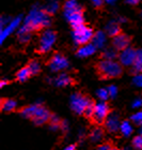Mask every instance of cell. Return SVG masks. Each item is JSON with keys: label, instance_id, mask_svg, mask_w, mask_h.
Listing matches in <instances>:
<instances>
[{"label": "cell", "instance_id": "cell-23", "mask_svg": "<svg viewBox=\"0 0 142 150\" xmlns=\"http://www.w3.org/2000/svg\"><path fill=\"white\" fill-rule=\"evenodd\" d=\"M121 131L123 132L125 135H128L130 132H131V130H130V127L127 122H123L122 125H121Z\"/></svg>", "mask_w": 142, "mask_h": 150}, {"label": "cell", "instance_id": "cell-6", "mask_svg": "<svg viewBox=\"0 0 142 150\" xmlns=\"http://www.w3.org/2000/svg\"><path fill=\"white\" fill-rule=\"evenodd\" d=\"M94 103H95V101L93 100L92 98L86 93H82V92H76L73 94L71 99V107L73 112L81 116L86 110V107Z\"/></svg>", "mask_w": 142, "mask_h": 150}, {"label": "cell", "instance_id": "cell-7", "mask_svg": "<svg viewBox=\"0 0 142 150\" xmlns=\"http://www.w3.org/2000/svg\"><path fill=\"white\" fill-rule=\"evenodd\" d=\"M93 37H94L93 29L89 28L84 24L74 29V40L76 42V44L79 45V46L89 44L93 39Z\"/></svg>", "mask_w": 142, "mask_h": 150}, {"label": "cell", "instance_id": "cell-25", "mask_svg": "<svg viewBox=\"0 0 142 150\" xmlns=\"http://www.w3.org/2000/svg\"><path fill=\"white\" fill-rule=\"evenodd\" d=\"M97 94H98V97L101 98V99H103V100L105 101L108 99V94H110L107 90H105V89H101V90L97 91Z\"/></svg>", "mask_w": 142, "mask_h": 150}, {"label": "cell", "instance_id": "cell-3", "mask_svg": "<svg viewBox=\"0 0 142 150\" xmlns=\"http://www.w3.org/2000/svg\"><path fill=\"white\" fill-rule=\"evenodd\" d=\"M50 16L51 14H49L47 11H33L27 18L25 25L20 30V33L39 31L45 27H48L50 24Z\"/></svg>", "mask_w": 142, "mask_h": 150}, {"label": "cell", "instance_id": "cell-17", "mask_svg": "<svg viewBox=\"0 0 142 150\" xmlns=\"http://www.w3.org/2000/svg\"><path fill=\"white\" fill-rule=\"evenodd\" d=\"M57 86H66L68 84H75V81L72 77H68L67 75H60L56 79Z\"/></svg>", "mask_w": 142, "mask_h": 150}, {"label": "cell", "instance_id": "cell-11", "mask_svg": "<svg viewBox=\"0 0 142 150\" xmlns=\"http://www.w3.org/2000/svg\"><path fill=\"white\" fill-rule=\"evenodd\" d=\"M136 56H137V50L128 47V48H126L125 50L121 52L120 60L124 66H130V64L134 63Z\"/></svg>", "mask_w": 142, "mask_h": 150}, {"label": "cell", "instance_id": "cell-12", "mask_svg": "<svg viewBox=\"0 0 142 150\" xmlns=\"http://www.w3.org/2000/svg\"><path fill=\"white\" fill-rule=\"evenodd\" d=\"M16 103L15 100L9 99V98H2L0 100V110L4 112H13L16 110Z\"/></svg>", "mask_w": 142, "mask_h": 150}, {"label": "cell", "instance_id": "cell-9", "mask_svg": "<svg viewBox=\"0 0 142 150\" xmlns=\"http://www.w3.org/2000/svg\"><path fill=\"white\" fill-rule=\"evenodd\" d=\"M46 66L49 67L53 71H61V70L67 68L68 61L64 55H62L58 52H55L53 56L50 57L49 60L46 62Z\"/></svg>", "mask_w": 142, "mask_h": 150}, {"label": "cell", "instance_id": "cell-24", "mask_svg": "<svg viewBox=\"0 0 142 150\" xmlns=\"http://www.w3.org/2000/svg\"><path fill=\"white\" fill-rule=\"evenodd\" d=\"M133 121L136 123V125H142V112H138V114H136L135 116H133Z\"/></svg>", "mask_w": 142, "mask_h": 150}, {"label": "cell", "instance_id": "cell-19", "mask_svg": "<svg viewBox=\"0 0 142 150\" xmlns=\"http://www.w3.org/2000/svg\"><path fill=\"white\" fill-rule=\"evenodd\" d=\"M121 32H122V29L120 28V26L117 25V24H110L107 27V33H108V35H110L112 38L117 35Z\"/></svg>", "mask_w": 142, "mask_h": 150}, {"label": "cell", "instance_id": "cell-27", "mask_svg": "<svg viewBox=\"0 0 142 150\" xmlns=\"http://www.w3.org/2000/svg\"><path fill=\"white\" fill-rule=\"evenodd\" d=\"M8 84H10L9 81H6V79H1V81H0V87L2 88V87H4V86H6V85H8Z\"/></svg>", "mask_w": 142, "mask_h": 150}, {"label": "cell", "instance_id": "cell-29", "mask_svg": "<svg viewBox=\"0 0 142 150\" xmlns=\"http://www.w3.org/2000/svg\"><path fill=\"white\" fill-rule=\"evenodd\" d=\"M74 146H71V147H66V149H74Z\"/></svg>", "mask_w": 142, "mask_h": 150}, {"label": "cell", "instance_id": "cell-2", "mask_svg": "<svg viewBox=\"0 0 142 150\" xmlns=\"http://www.w3.org/2000/svg\"><path fill=\"white\" fill-rule=\"evenodd\" d=\"M97 77L102 81L119 78L123 74V67L112 59H102L94 64Z\"/></svg>", "mask_w": 142, "mask_h": 150}, {"label": "cell", "instance_id": "cell-14", "mask_svg": "<svg viewBox=\"0 0 142 150\" xmlns=\"http://www.w3.org/2000/svg\"><path fill=\"white\" fill-rule=\"evenodd\" d=\"M105 129L109 133H115L119 130V121H117V118L115 116L109 115V117L106 120Z\"/></svg>", "mask_w": 142, "mask_h": 150}, {"label": "cell", "instance_id": "cell-1", "mask_svg": "<svg viewBox=\"0 0 142 150\" xmlns=\"http://www.w3.org/2000/svg\"><path fill=\"white\" fill-rule=\"evenodd\" d=\"M17 112L22 114L24 117L29 118L35 125H44L45 123H49L50 119L53 117V114L50 110L45 107L43 104H33V105H27L22 106Z\"/></svg>", "mask_w": 142, "mask_h": 150}, {"label": "cell", "instance_id": "cell-28", "mask_svg": "<svg viewBox=\"0 0 142 150\" xmlns=\"http://www.w3.org/2000/svg\"><path fill=\"white\" fill-rule=\"evenodd\" d=\"M127 2H129L130 4H138L140 2V0H127Z\"/></svg>", "mask_w": 142, "mask_h": 150}, {"label": "cell", "instance_id": "cell-5", "mask_svg": "<svg viewBox=\"0 0 142 150\" xmlns=\"http://www.w3.org/2000/svg\"><path fill=\"white\" fill-rule=\"evenodd\" d=\"M110 114H111V108L106 102L97 103L95 104L92 115L88 120L95 127H103L105 125L106 120Z\"/></svg>", "mask_w": 142, "mask_h": 150}, {"label": "cell", "instance_id": "cell-18", "mask_svg": "<svg viewBox=\"0 0 142 150\" xmlns=\"http://www.w3.org/2000/svg\"><path fill=\"white\" fill-rule=\"evenodd\" d=\"M133 66L137 72L142 73V50H138L137 52V56L135 58Z\"/></svg>", "mask_w": 142, "mask_h": 150}, {"label": "cell", "instance_id": "cell-4", "mask_svg": "<svg viewBox=\"0 0 142 150\" xmlns=\"http://www.w3.org/2000/svg\"><path fill=\"white\" fill-rule=\"evenodd\" d=\"M65 15L67 17L68 22L72 25L73 29L77 28L79 26L84 25V10L80 6H78L74 0H70L65 3Z\"/></svg>", "mask_w": 142, "mask_h": 150}, {"label": "cell", "instance_id": "cell-22", "mask_svg": "<svg viewBox=\"0 0 142 150\" xmlns=\"http://www.w3.org/2000/svg\"><path fill=\"white\" fill-rule=\"evenodd\" d=\"M97 149H117V147L114 146V144L112 142L108 141L99 145L98 147H97Z\"/></svg>", "mask_w": 142, "mask_h": 150}, {"label": "cell", "instance_id": "cell-20", "mask_svg": "<svg viewBox=\"0 0 142 150\" xmlns=\"http://www.w3.org/2000/svg\"><path fill=\"white\" fill-rule=\"evenodd\" d=\"M29 66V68H30L31 70V72H32V75H37V74H40L41 72V67L40 64H39V62H37L35 59H31L30 61H29L28 63H27Z\"/></svg>", "mask_w": 142, "mask_h": 150}, {"label": "cell", "instance_id": "cell-21", "mask_svg": "<svg viewBox=\"0 0 142 150\" xmlns=\"http://www.w3.org/2000/svg\"><path fill=\"white\" fill-rule=\"evenodd\" d=\"M131 144H133L134 148L136 149H142V135H138V136H135L131 141Z\"/></svg>", "mask_w": 142, "mask_h": 150}, {"label": "cell", "instance_id": "cell-10", "mask_svg": "<svg viewBox=\"0 0 142 150\" xmlns=\"http://www.w3.org/2000/svg\"><path fill=\"white\" fill-rule=\"evenodd\" d=\"M130 41H131V37H129L128 35H126V33H124L122 31L117 35L113 37V39H112V45H113L115 50H117V52H123L126 48H128Z\"/></svg>", "mask_w": 142, "mask_h": 150}, {"label": "cell", "instance_id": "cell-13", "mask_svg": "<svg viewBox=\"0 0 142 150\" xmlns=\"http://www.w3.org/2000/svg\"><path fill=\"white\" fill-rule=\"evenodd\" d=\"M32 72H31L30 68L28 64H26L24 68L17 71L15 74V81H19V83H24V81H28L29 78L32 77Z\"/></svg>", "mask_w": 142, "mask_h": 150}, {"label": "cell", "instance_id": "cell-26", "mask_svg": "<svg viewBox=\"0 0 142 150\" xmlns=\"http://www.w3.org/2000/svg\"><path fill=\"white\" fill-rule=\"evenodd\" d=\"M135 83H136L138 86H142V75H139L135 78Z\"/></svg>", "mask_w": 142, "mask_h": 150}, {"label": "cell", "instance_id": "cell-8", "mask_svg": "<svg viewBox=\"0 0 142 150\" xmlns=\"http://www.w3.org/2000/svg\"><path fill=\"white\" fill-rule=\"evenodd\" d=\"M57 37V32L56 31H51V30H48V31L44 32L43 35H41L40 41H39V45L35 48V53L37 54H45L47 52H49L53 44L55 43Z\"/></svg>", "mask_w": 142, "mask_h": 150}, {"label": "cell", "instance_id": "cell-16", "mask_svg": "<svg viewBox=\"0 0 142 150\" xmlns=\"http://www.w3.org/2000/svg\"><path fill=\"white\" fill-rule=\"evenodd\" d=\"M104 134H105V131H104L101 127H96V128L94 129V130H92V132H91L90 138H91L93 142H98L104 137Z\"/></svg>", "mask_w": 142, "mask_h": 150}, {"label": "cell", "instance_id": "cell-15", "mask_svg": "<svg viewBox=\"0 0 142 150\" xmlns=\"http://www.w3.org/2000/svg\"><path fill=\"white\" fill-rule=\"evenodd\" d=\"M94 52H95V46L89 43V44H86V45L80 46V48H79L77 52V55L80 57H86V56L91 55V54H93Z\"/></svg>", "mask_w": 142, "mask_h": 150}]
</instances>
